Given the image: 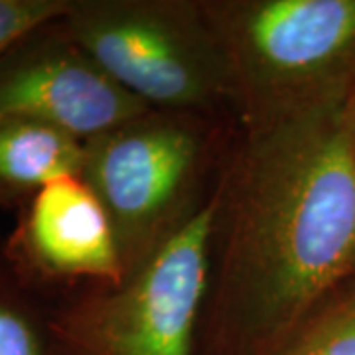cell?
Masks as SVG:
<instances>
[{
    "label": "cell",
    "mask_w": 355,
    "mask_h": 355,
    "mask_svg": "<svg viewBox=\"0 0 355 355\" xmlns=\"http://www.w3.org/2000/svg\"><path fill=\"white\" fill-rule=\"evenodd\" d=\"M249 121L216 310L254 355H282L355 282V76Z\"/></svg>",
    "instance_id": "cell-1"
},
{
    "label": "cell",
    "mask_w": 355,
    "mask_h": 355,
    "mask_svg": "<svg viewBox=\"0 0 355 355\" xmlns=\"http://www.w3.org/2000/svg\"><path fill=\"white\" fill-rule=\"evenodd\" d=\"M217 219L219 203L209 202L121 284H101L51 308V355H193Z\"/></svg>",
    "instance_id": "cell-2"
},
{
    "label": "cell",
    "mask_w": 355,
    "mask_h": 355,
    "mask_svg": "<svg viewBox=\"0 0 355 355\" xmlns=\"http://www.w3.org/2000/svg\"><path fill=\"white\" fill-rule=\"evenodd\" d=\"M60 22L116 85L146 107L196 109L233 97L227 60L203 8L71 0Z\"/></svg>",
    "instance_id": "cell-3"
},
{
    "label": "cell",
    "mask_w": 355,
    "mask_h": 355,
    "mask_svg": "<svg viewBox=\"0 0 355 355\" xmlns=\"http://www.w3.org/2000/svg\"><path fill=\"white\" fill-rule=\"evenodd\" d=\"M249 119L355 76V0L205 6Z\"/></svg>",
    "instance_id": "cell-4"
},
{
    "label": "cell",
    "mask_w": 355,
    "mask_h": 355,
    "mask_svg": "<svg viewBox=\"0 0 355 355\" xmlns=\"http://www.w3.org/2000/svg\"><path fill=\"white\" fill-rule=\"evenodd\" d=\"M148 114L83 142L81 178L113 221L127 275L170 233L200 156L190 128Z\"/></svg>",
    "instance_id": "cell-5"
},
{
    "label": "cell",
    "mask_w": 355,
    "mask_h": 355,
    "mask_svg": "<svg viewBox=\"0 0 355 355\" xmlns=\"http://www.w3.org/2000/svg\"><path fill=\"white\" fill-rule=\"evenodd\" d=\"M148 113L65 34L60 18L0 53V116L36 121L87 142Z\"/></svg>",
    "instance_id": "cell-6"
},
{
    "label": "cell",
    "mask_w": 355,
    "mask_h": 355,
    "mask_svg": "<svg viewBox=\"0 0 355 355\" xmlns=\"http://www.w3.org/2000/svg\"><path fill=\"white\" fill-rule=\"evenodd\" d=\"M4 245L30 284L93 280L101 286L127 277L113 221L81 176L60 178L34 193Z\"/></svg>",
    "instance_id": "cell-7"
},
{
    "label": "cell",
    "mask_w": 355,
    "mask_h": 355,
    "mask_svg": "<svg viewBox=\"0 0 355 355\" xmlns=\"http://www.w3.org/2000/svg\"><path fill=\"white\" fill-rule=\"evenodd\" d=\"M85 148L60 128L0 116V205H24L44 186L81 176Z\"/></svg>",
    "instance_id": "cell-8"
},
{
    "label": "cell",
    "mask_w": 355,
    "mask_h": 355,
    "mask_svg": "<svg viewBox=\"0 0 355 355\" xmlns=\"http://www.w3.org/2000/svg\"><path fill=\"white\" fill-rule=\"evenodd\" d=\"M30 286L0 245V355H51V310H36Z\"/></svg>",
    "instance_id": "cell-9"
},
{
    "label": "cell",
    "mask_w": 355,
    "mask_h": 355,
    "mask_svg": "<svg viewBox=\"0 0 355 355\" xmlns=\"http://www.w3.org/2000/svg\"><path fill=\"white\" fill-rule=\"evenodd\" d=\"M282 355H355L354 284L324 306Z\"/></svg>",
    "instance_id": "cell-10"
},
{
    "label": "cell",
    "mask_w": 355,
    "mask_h": 355,
    "mask_svg": "<svg viewBox=\"0 0 355 355\" xmlns=\"http://www.w3.org/2000/svg\"><path fill=\"white\" fill-rule=\"evenodd\" d=\"M71 0H0V53L32 30L62 18Z\"/></svg>",
    "instance_id": "cell-11"
},
{
    "label": "cell",
    "mask_w": 355,
    "mask_h": 355,
    "mask_svg": "<svg viewBox=\"0 0 355 355\" xmlns=\"http://www.w3.org/2000/svg\"><path fill=\"white\" fill-rule=\"evenodd\" d=\"M354 286H355V282H354Z\"/></svg>",
    "instance_id": "cell-12"
}]
</instances>
